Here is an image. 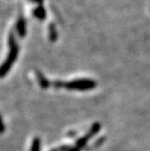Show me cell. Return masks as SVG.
I'll return each instance as SVG.
<instances>
[{"instance_id": "6da1fadb", "label": "cell", "mask_w": 150, "mask_h": 151, "mask_svg": "<svg viewBox=\"0 0 150 151\" xmlns=\"http://www.w3.org/2000/svg\"><path fill=\"white\" fill-rule=\"evenodd\" d=\"M8 45H9V53L6 57V59L5 60L4 63L0 66V78L5 77L8 72L10 71V69L12 68L14 63H15L17 59V55H18V45L17 44V41L15 38V35H14V33H10L9 37H8Z\"/></svg>"}, {"instance_id": "277c9868", "label": "cell", "mask_w": 150, "mask_h": 151, "mask_svg": "<svg viewBox=\"0 0 150 151\" xmlns=\"http://www.w3.org/2000/svg\"><path fill=\"white\" fill-rule=\"evenodd\" d=\"M5 131H6V125L4 123L3 118L1 117V115H0V135L3 134Z\"/></svg>"}, {"instance_id": "5b68a950", "label": "cell", "mask_w": 150, "mask_h": 151, "mask_svg": "<svg viewBox=\"0 0 150 151\" xmlns=\"http://www.w3.org/2000/svg\"><path fill=\"white\" fill-rule=\"evenodd\" d=\"M34 15L37 17H40V18H42L44 17V11L42 8H38L36 10H34Z\"/></svg>"}, {"instance_id": "3957f363", "label": "cell", "mask_w": 150, "mask_h": 151, "mask_svg": "<svg viewBox=\"0 0 150 151\" xmlns=\"http://www.w3.org/2000/svg\"><path fill=\"white\" fill-rule=\"evenodd\" d=\"M41 149V139L39 138H34L32 141L30 151H40Z\"/></svg>"}, {"instance_id": "7a4b0ae2", "label": "cell", "mask_w": 150, "mask_h": 151, "mask_svg": "<svg viewBox=\"0 0 150 151\" xmlns=\"http://www.w3.org/2000/svg\"><path fill=\"white\" fill-rule=\"evenodd\" d=\"M17 31L18 35L21 37H24L25 35L26 28H25V21H24V18H20L17 21Z\"/></svg>"}]
</instances>
